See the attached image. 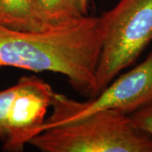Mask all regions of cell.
Segmentation results:
<instances>
[{
    "label": "cell",
    "mask_w": 152,
    "mask_h": 152,
    "mask_svg": "<svg viewBox=\"0 0 152 152\" xmlns=\"http://www.w3.org/2000/svg\"><path fill=\"white\" fill-rule=\"evenodd\" d=\"M151 102L152 51L140 64L111 82L87 102H78L55 92L53 113L44 121L42 132L106 110H118L129 114Z\"/></svg>",
    "instance_id": "4"
},
{
    "label": "cell",
    "mask_w": 152,
    "mask_h": 152,
    "mask_svg": "<svg viewBox=\"0 0 152 152\" xmlns=\"http://www.w3.org/2000/svg\"><path fill=\"white\" fill-rule=\"evenodd\" d=\"M0 25L21 31H43L58 26L40 14L34 0H0Z\"/></svg>",
    "instance_id": "6"
},
{
    "label": "cell",
    "mask_w": 152,
    "mask_h": 152,
    "mask_svg": "<svg viewBox=\"0 0 152 152\" xmlns=\"http://www.w3.org/2000/svg\"><path fill=\"white\" fill-rule=\"evenodd\" d=\"M40 14L53 26L87 16V0H34Z\"/></svg>",
    "instance_id": "7"
},
{
    "label": "cell",
    "mask_w": 152,
    "mask_h": 152,
    "mask_svg": "<svg viewBox=\"0 0 152 152\" xmlns=\"http://www.w3.org/2000/svg\"><path fill=\"white\" fill-rule=\"evenodd\" d=\"M129 116L138 129L152 137V102L131 113Z\"/></svg>",
    "instance_id": "8"
},
{
    "label": "cell",
    "mask_w": 152,
    "mask_h": 152,
    "mask_svg": "<svg viewBox=\"0 0 152 152\" xmlns=\"http://www.w3.org/2000/svg\"><path fill=\"white\" fill-rule=\"evenodd\" d=\"M102 40L101 16L87 15L43 31L0 25V68L60 74L77 92L92 98Z\"/></svg>",
    "instance_id": "1"
},
{
    "label": "cell",
    "mask_w": 152,
    "mask_h": 152,
    "mask_svg": "<svg viewBox=\"0 0 152 152\" xmlns=\"http://www.w3.org/2000/svg\"><path fill=\"white\" fill-rule=\"evenodd\" d=\"M29 145L42 152H152V137L129 114L106 110L42 131Z\"/></svg>",
    "instance_id": "2"
},
{
    "label": "cell",
    "mask_w": 152,
    "mask_h": 152,
    "mask_svg": "<svg viewBox=\"0 0 152 152\" xmlns=\"http://www.w3.org/2000/svg\"><path fill=\"white\" fill-rule=\"evenodd\" d=\"M103 28L95 96L130 66L152 41V0H120L101 15Z\"/></svg>",
    "instance_id": "3"
},
{
    "label": "cell",
    "mask_w": 152,
    "mask_h": 152,
    "mask_svg": "<svg viewBox=\"0 0 152 152\" xmlns=\"http://www.w3.org/2000/svg\"><path fill=\"white\" fill-rule=\"evenodd\" d=\"M54 91L37 76L21 77L15 85L0 91V141L3 150L20 152L43 126Z\"/></svg>",
    "instance_id": "5"
}]
</instances>
